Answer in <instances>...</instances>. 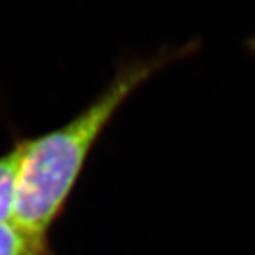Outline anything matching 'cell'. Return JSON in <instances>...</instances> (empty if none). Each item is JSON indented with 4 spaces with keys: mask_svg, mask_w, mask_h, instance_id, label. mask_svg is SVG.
Returning <instances> with one entry per match:
<instances>
[{
    "mask_svg": "<svg viewBox=\"0 0 255 255\" xmlns=\"http://www.w3.org/2000/svg\"><path fill=\"white\" fill-rule=\"evenodd\" d=\"M197 50L199 43L190 41L162 50L149 58L122 64L108 87L81 114L64 127L23 142L13 220L31 233L47 236L95 142L119 108L167 64Z\"/></svg>",
    "mask_w": 255,
    "mask_h": 255,
    "instance_id": "6da1fadb",
    "label": "cell"
},
{
    "mask_svg": "<svg viewBox=\"0 0 255 255\" xmlns=\"http://www.w3.org/2000/svg\"><path fill=\"white\" fill-rule=\"evenodd\" d=\"M0 255H48L47 236L21 227L14 220L0 223Z\"/></svg>",
    "mask_w": 255,
    "mask_h": 255,
    "instance_id": "7a4b0ae2",
    "label": "cell"
},
{
    "mask_svg": "<svg viewBox=\"0 0 255 255\" xmlns=\"http://www.w3.org/2000/svg\"><path fill=\"white\" fill-rule=\"evenodd\" d=\"M23 142L0 157V223L13 219L17 196V176Z\"/></svg>",
    "mask_w": 255,
    "mask_h": 255,
    "instance_id": "3957f363",
    "label": "cell"
},
{
    "mask_svg": "<svg viewBox=\"0 0 255 255\" xmlns=\"http://www.w3.org/2000/svg\"><path fill=\"white\" fill-rule=\"evenodd\" d=\"M246 48L250 54L255 55V33L246 41Z\"/></svg>",
    "mask_w": 255,
    "mask_h": 255,
    "instance_id": "277c9868",
    "label": "cell"
}]
</instances>
